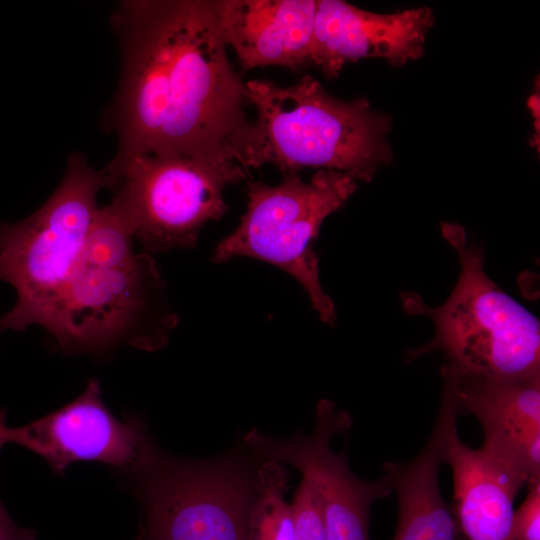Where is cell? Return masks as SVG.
<instances>
[{"label": "cell", "instance_id": "2", "mask_svg": "<svg viewBox=\"0 0 540 540\" xmlns=\"http://www.w3.org/2000/svg\"><path fill=\"white\" fill-rule=\"evenodd\" d=\"M116 202L98 209L84 247L39 326L66 354H104L128 345H165L176 316L154 259L134 249Z\"/></svg>", "mask_w": 540, "mask_h": 540}, {"label": "cell", "instance_id": "13", "mask_svg": "<svg viewBox=\"0 0 540 540\" xmlns=\"http://www.w3.org/2000/svg\"><path fill=\"white\" fill-rule=\"evenodd\" d=\"M226 46L243 69L310 63L314 0H216Z\"/></svg>", "mask_w": 540, "mask_h": 540}, {"label": "cell", "instance_id": "12", "mask_svg": "<svg viewBox=\"0 0 540 540\" xmlns=\"http://www.w3.org/2000/svg\"><path fill=\"white\" fill-rule=\"evenodd\" d=\"M460 413H469L484 432L482 447L522 472L528 483L540 480V376L495 380L460 375L447 367Z\"/></svg>", "mask_w": 540, "mask_h": 540}, {"label": "cell", "instance_id": "17", "mask_svg": "<svg viewBox=\"0 0 540 540\" xmlns=\"http://www.w3.org/2000/svg\"><path fill=\"white\" fill-rule=\"evenodd\" d=\"M290 507L293 540H327L318 494L314 486L306 478L302 477Z\"/></svg>", "mask_w": 540, "mask_h": 540}, {"label": "cell", "instance_id": "11", "mask_svg": "<svg viewBox=\"0 0 540 540\" xmlns=\"http://www.w3.org/2000/svg\"><path fill=\"white\" fill-rule=\"evenodd\" d=\"M434 22L429 8L377 14L345 1H316L310 63L335 77L348 62L384 58L395 65L418 59Z\"/></svg>", "mask_w": 540, "mask_h": 540}, {"label": "cell", "instance_id": "20", "mask_svg": "<svg viewBox=\"0 0 540 540\" xmlns=\"http://www.w3.org/2000/svg\"><path fill=\"white\" fill-rule=\"evenodd\" d=\"M135 540H145V537H144V535H143V533H142V531L140 529L138 531V534H137Z\"/></svg>", "mask_w": 540, "mask_h": 540}, {"label": "cell", "instance_id": "14", "mask_svg": "<svg viewBox=\"0 0 540 540\" xmlns=\"http://www.w3.org/2000/svg\"><path fill=\"white\" fill-rule=\"evenodd\" d=\"M444 463L452 469L454 514L464 540H512L514 500L527 477L484 447L471 449L448 431Z\"/></svg>", "mask_w": 540, "mask_h": 540}, {"label": "cell", "instance_id": "7", "mask_svg": "<svg viewBox=\"0 0 540 540\" xmlns=\"http://www.w3.org/2000/svg\"><path fill=\"white\" fill-rule=\"evenodd\" d=\"M246 181V212L217 245L213 260L246 256L279 267L302 285L320 319L333 324L334 304L322 289L312 245L323 221L355 192L356 180L343 172L318 170L309 182L298 174L284 175L276 186Z\"/></svg>", "mask_w": 540, "mask_h": 540}, {"label": "cell", "instance_id": "5", "mask_svg": "<svg viewBox=\"0 0 540 540\" xmlns=\"http://www.w3.org/2000/svg\"><path fill=\"white\" fill-rule=\"evenodd\" d=\"M103 188L104 171L75 153L44 205L21 221L0 225V280L17 294L12 309L0 317V334L40 324L84 247Z\"/></svg>", "mask_w": 540, "mask_h": 540}, {"label": "cell", "instance_id": "4", "mask_svg": "<svg viewBox=\"0 0 540 540\" xmlns=\"http://www.w3.org/2000/svg\"><path fill=\"white\" fill-rule=\"evenodd\" d=\"M442 234L457 251L461 272L448 300L429 308L408 295L406 309L425 313L435 335L410 357L440 350L444 365L460 375L495 380L540 376V324L485 273L484 254L469 244L464 228L443 223Z\"/></svg>", "mask_w": 540, "mask_h": 540}, {"label": "cell", "instance_id": "15", "mask_svg": "<svg viewBox=\"0 0 540 540\" xmlns=\"http://www.w3.org/2000/svg\"><path fill=\"white\" fill-rule=\"evenodd\" d=\"M461 415L454 390L443 386L438 418L430 438L410 462L383 464L398 500L393 540H464L454 511L441 495L439 471L449 429Z\"/></svg>", "mask_w": 540, "mask_h": 540}, {"label": "cell", "instance_id": "16", "mask_svg": "<svg viewBox=\"0 0 540 540\" xmlns=\"http://www.w3.org/2000/svg\"><path fill=\"white\" fill-rule=\"evenodd\" d=\"M286 492L287 474L283 465L259 458L246 540H293L291 507L285 500Z\"/></svg>", "mask_w": 540, "mask_h": 540}, {"label": "cell", "instance_id": "6", "mask_svg": "<svg viewBox=\"0 0 540 540\" xmlns=\"http://www.w3.org/2000/svg\"><path fill=\"white\" fill-rule=\"evenodd\" d=\"M103 171L146 253L194 247L228 210L224 189L248 175L233 161L162 153L114 157Z\"/></svg>", "mask_w": 540, "mask_h": 540}, {"label": "cell", "instance_id": "10", "mask_svg": "<svg viewBox=\"0 0 540 540\" xmlns=\"http://www.w3.org/2000/svg\"><path fill=\"white\" fill-rule=\"evenodd\" d=\"M351 418L327 399L315 413L311 434L277 439L254 428L243 438L257 457L297 469L314 486L322 507L327 540H370L369 519L373 503L392 493L388 478H358L349 468L345 451L331 449L334 436L348 430Z\"/></svg>", "mask_w": 540, "mask_h": 540}, {"label": "cell", "instance_id": "1", "mask_svg": "<svg viewBox=\"0 0 540 540\" xmlns=\"http://www.w3.org/2000/svg\"><path fill=\"white\" fill-rule=\"evenodd\" d=\"M122 54L115 157L182 154L249 171L255 137L245 83L232 68L216 0L121 2L112 17Z\"/></svg>", "mask_w": 540, "mask_h": 540}, {"label": "cell", "instance_id": "8", "mask_svg": "<svg viewBox=\"0 0 540 540\" xmlns=\"http://www.w3.org/2000/svg\"><path fill=\"white\" fill-rule=\"evenodd\" d=\"M258 462L237 454L192 460L162 451L131 479L145 539L246 540Z\"/></svg>", "mask_w": 540, "mask_h": 540}, {"label": "cell", "instance_id": "19", "mask_svg": "<svg viewBox=\"0 0 540 540\" xmlns=\"http://www.w3.org/2000/svg\"><path fill=\"white\" fill-rule=\"evenodd\" d=\"M0 447V451H1ZM33 529L18 526L10 517L0 497V540H36Z\"/></svg>", "mask_w": 540, "mask_h": 540}, {"label": "cell", "instance_id": "3", "mask_svg": "<svg viewBox=\"0 0 540 540\" xmlns=\"http://www.w3.org/2000/svg\"><path fill=\"white\" fill-rule=\"evenodd\" d=\"M245 97L257 112L249 169L272 164L288 175L318 168L370 181L392 158L386 141L390 117L366 99L332 97L310 75L286 87L250 80Z\"/></svg>", "mask_w": 540, "mask_h": 540}, {"label": "cell", "instance_id": "18", "mask_svg": "<svg viewBox=\"0 0 540 540\" xmlns=\"http://www.w3.org/2000/svg\"><path fill=\"white\" fill-rule=\"evenodd\" d=\"M530 488L512 518V540H540V480Z\"/></svg>", "mask_w": 540, "mask_h": 540}, {"label": "cell", "instance_id": "9", "mask_svg": "<svg viewBox=\"0 0 540 540\" xmlns=\"http://www.w3.org/2000/svg\"><path fill=\"white\" fill-rule=\"evenodd\" d=\"M101 385L90 379L73 401L26 425L11 428L3 421V444L15 443L42 457L62 475L78 462H96L132 479L158 459L162 450L137 415L117 418L102 399Z\"/></svg>", "mask_w": 540, "mask_h": 540}]
</instances>
